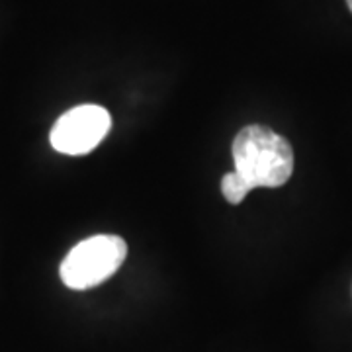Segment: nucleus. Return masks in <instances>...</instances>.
I'll return each mask as SVG.
<instances>
[{
  "mask_svg": "<svg viewBox=\"0 0 352 352\" xmlns=\"http://www.w3.org/2000/svg\"><path fill=\"white\" fill-rule=\"evenodd\" d=\"M346 4H349V8H351V12H352V0H346Z\"/></svg>",
  "mask_w": 352,
  "mask_h": 352,
  "instance_id": "nucleus-5",
  "label": "nucleus"
},
{
  "mask_svg": "<svg viewBox=\"0 0 352 352\" xmlns=\"http://www.w3.org/2000/svg\"><path fill=\"white\" fill-rule=\"evenodd\" d=\"M112 129V116L96 104H82L65 112L51 127L50 141L63 155H87L94 151Z\"/></svg>",
  "mask_w": 352,
  "mask_h": 352,
  "instance_id": "nucleus-3",
  "label": "nucleus"
},
{
  "mask_svg": "<svg viewBox=\"0 0 352 352\" xmlns=\"http://www.w3.org/2000/svg\"><path fill=\"white\" fill-rule=\"evenodd\" d=\"M235 173L251 188H280L294 173V149L270 127L247 126L233 139Z\"/></svg>",
  "mask_w": 352,
  "mask_h": 352,
  "instance_id": "nucleus-1",
  "label": "nucleus"
},
{
  "mask_svg": "<svg viewBox=\"0 0 352 352\" xmlns=\"http://www.w3.org/2000/svg\"><path fill=\"white\" fill-rule=\"evenodd\" d=\"M251 186L247 184V180L239 175V173H227L221 178V194L231 206H237L241 201L245 200V196L251 192Z\"/></svg>",
  "mask_w": 352,
  "mask_h": 352,
  "instance_id": "nucleus-4",
  "label": "nucleus"
},
{
  "mask_svg": "<svg viewBox=\"0 0 352 352\" xmlns=\"http://www.w3.org/2000/svg\"><path fill=\"white\" fill-rule=\"evenodd\" d=\"M127 256L120 235H94L75 245L59 266V276L71 289H90L112 278Z\"/></svg>",
  "mask_w": 352,
  "mask_h": 352,
  "instance_id": "nucleus-2",
  "label": "nucleus"
}]
</instances>
